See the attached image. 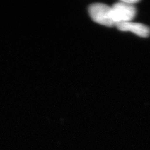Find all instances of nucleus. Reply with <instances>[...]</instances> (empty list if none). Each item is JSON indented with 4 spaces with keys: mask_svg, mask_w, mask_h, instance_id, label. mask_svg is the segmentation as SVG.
I'll return each mask as SVG.
<instances>
[{
    "mask_svg": "<svg viewBox=\"0 0 150 150\" xmlns=\"http://www.w3.org/2000/svg\"><path fill=\"white\" fill-rule=\"evenodd\" d=\"M92 20L96 23L108 27L115 26L111 6L103 3H94L88 9Z\"/></svg>",
    "mask_w": 150,
    "mask_h": 150,
    "instance_id": "f257e3e1",
    "label": "nucleus"
},
{
    "mask_svg": "<svg viewBox=\"0 0 150 150\" xmlns=\"http://www.w3.org/2000/svg\"><path fill=\"white\" fill-rule=\"evenodd\" d=\"M124 1L126 3H127L130 4H133V5H134V4L139 2V1H138V0H124Z\"/></svg>",
    "mask_w": 150,
    "mask_h": 150,
    "instance_id": "20e7f679",
    "label": "nucleus"
},
{
    "mask_svg": "<svg viewBox=\"0 0 150 150\" xmlns=\"http://www.w3.org/2000/svg\"><path fill=\"white\" fill-rule=\"evenodd\" d=\"M111 8L115 26L120 23L131 21L137 13L133 4L126 3L124 0L115 3Z\"/></svg>",
    "mask_w": 150,
    "mask_h": 150,
    "instance_id": "f03ea898",
    "label": "nucleus"
},
{
    "mask_svg": "<svg viewBox=\"0 0 150 150\" xmlns=\"http://www.w3.org/2000/svg\"><path fill=\"white\" fill-rule=\"evenodd\" d=\"M116 28L121 31H130L140 37L146 38L149 35V28L139 23L127 21L116 25Z\"/></svg>",
    "mask_w": 150,
    "mask_h": 150,
    "instance_id": "7ed1b4c3",
    "label": "nucleus"
}]
</instances>
